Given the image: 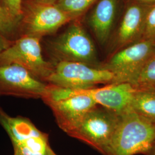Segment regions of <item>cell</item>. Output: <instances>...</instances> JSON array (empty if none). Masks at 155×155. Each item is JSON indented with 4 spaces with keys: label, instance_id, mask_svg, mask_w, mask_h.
I'll use <instances>...</instances> for the list:
<instances>
[{
    "label": "cell",
    "instance_id": "cell-1",
    "mask_svg": "<svg viewBox=\"0 0 155 155\" xmlns=\"http://www.w3.org/2000/svg\"><path fill=\"white\" fill-rule=\"evenodd\" d=\"M155 145V125L130 108L120 114L104 155H148Z\"/></svg>",
    "mask_w": 155,
    "mask_h": 155
},
{
    "label": "cell",
    "instance_id": "cell-2",
    "mask_svg": "<svg viewBox=\"0 0 155 155\" xmlns=\"http://www.w3.org/2000/svg\"><path fill=\"white\" fill-rule=\"evenodd\" d=\"M47 48L53 63L76 61L98 67L95 45L80 18L72 21L63 33L48 41Z\"/></svg>",
    "mask_w": 155,
    "mask_h": 155
},
{
    "label": "cell",
    "instance_id": "cell-3",
    "mask_svg": "<svg viewBox=\"0 0 155 155\" xmlns=\"http://www.w3.org/2000/svg\"><path fill=\"white\" fill-rule=\"evenodd\" d=\"M74 19L55 4L22 0L21 17L18 24L19 37L29 36L39 39L55 33Z\"/></svg>",
    "mask_w": 155,
    "mask_h": 155
},
{
    "label": "cell",
    "instance_id": "cell-4",
    "mask_svg": "<svg viewBox=\"0 0 155 155\" xmlns=\"http://www.w3.org/2000/svg\"><path fill=\"white\" fill-rule=\"evenodd\" d=\"M120 119V114L97 105L68 135L88 144L104 155Z\"/></svg>",
    "mask_w": 155,
    "mask_h": 155
},
{
    "label": "cell",
    "instance_id": "cell-5",
    "mask_svg": "<svg viewBox=\"0 0 155 155\" xmlns=\"http://www.w3.org/2000/svg\"><path fill=\"white\" fill-rule=\"evenodd\" d=\"M114 75L102 67L91 66L76 61H59L45 82L58 86L72 89H89L98 84L114 82Z\"/></svg>",
    "mask_w": 155,
    "mask_h": 155
},
{
    "label": "cell",
    "instance_id": "cell-6",
    "mask_svg": "<svg viewBox=\"0 0 155 155\" xmlns=\"http://www.w3.org/2000/svg\"><path fill=\"white\" fill-rule=\"evenodd\" d=\"M41 39L22 36L0 53V66L18 64L34 77L45 82L53 70L54 63L46 61L42 54Z\"/></svg>",
    "mask_w": 155,
    "mask_h": 155
},
{
    "label": "cell",
    "instance_id": "cell-7",
    "mask_svg": "<svg viewBox=\"0 0 155 155\" xmlns=\"http://www.w3.org/2000/svg\"><path fill=\"white\" fill-rule=\"evenodd\" d=\"M155 53V43L140 40L116 51L102 67L113 73V83L132 85L145 63Z\"/></svg>",
    "mask_w": 155,
    "mask_h": 155
},
{
    "label": "cell",
    "instance_id": "cell-8",
    "mask_svg": "<svg viewBox=\"0 0 155 155\" xmlns=\"http://www.w3.org/2000/svg\"><path fill=\"white\" fill-rule=\"evenodd\" d=\"M0 125L11 140L14 150L22 155H46L48 136L28 118L8 115L0 107Z\"/></svg>",
    "mask_w": 155,
    "mask_h": 155
},
{
    "label": "cell",
    "instance_id": "cell-9",
    "mask_svg": "<svg viewBox=\"0 0 155 155\" xmlns=\"http://www.w3.org/2000/svg\"><path fill=\"white\" fill-rule=\"evenodd\" d=\"M47 86L44 82L34 77L28 70L18 64L0 66V97L41 98Z\"/></svg>",
    "mask_w": 155,
    "mask_h": 155
},
{
    "label": "cell",
    "instance_id": "cell-10",
    "mask_svg": "<svg viewBox=\"0 0 155 155\" xmlns=\"http://www.w3.org/2000/svg\"><path fill=\"white\" fill-rule=\"evenodd\" d=\"M45 104L51 109L59 127L67 134L89 111L97 105L93 98L86 93L85 89H81L78 94L70 97Z\"/></svg>",
    "mask_w": 155,
    "mask_h": 155
},
{
    "label": "cell",
    "instance_id": "cell-11",
    "mask_svg": "<svg viewBox=\"0 0 155 155\" xmlns=\"http://www.w3.org/2000/svg\"><path fill=\"white\" fill-rule=\"evenodd\" d=\"M147 7L134 0L125 1L120 22L113 40L112 50L116 52L142 39Z\"/></svg>",
    "mask_w": 155,
    "mask_h": 155
},
{
    "label": "cell",
    "instance_id": "cell-12",
    "mask_svg": "<svg viewBox=\"0 0 155 155\" xmlns=\"http://www.w3.org/2000/svg\"><path fill=\"white\" fill-rule=\"evenodd\" d=\"M124 4L123 0H98L88 11L87 21L101 45L109 40L117 17Z\"/></svg>",
    "mask_w": 155,
    "mask_h": 155
},
{
    "label": "cell",
    "instance_id": "cell-13",
    "mask_svg": "<svg viewBox=\"0 0 155 155\" xmlns=\"http://www.w3.org/2000/svg\"><path fill=\"white\" fill-rule=\"evenodd\" d=\"M136 90L128 83H110L102 87L85 89L98 105L120 115L130 108Z\"/></svg>",
    "mask_w": 155,
    "mask_h": 155
},
{
    "label": "cell",
    "instance_id": "cell-14",
    "mask_svg": "<svg viewBox=\"0 0 155 155\" xmlns=\"http://www.w3.org/2000/svg\"><path fill=\"white\" fill-rule=\"evenodd\" d=\"M130 108L155 125V91L136 89Z\"/></svg>",
    "mask_w": 155,
    "mask_h": 155
},
{
    "label": "cell",
    "instance_id": "cell-15",
    "mask_svg": "<svg viewBox=\"0 0 155 155\" xmlns=\"http://www.w3.org/2000/svg\"><path fill=\"white\" fill-rule=\"evenodd\" d=\"M132 86L137 90H155V54L145 63Z\"/></svg>",
    "mask_w": 155,
    "mask_h": 155
},
{
    "label": "cell",
    "instance_id": "cell-16",
    "mask_svg": "<svg viewBox=\"0 0 155 155\" xmlns=\"http://www.w3.org/2000/svg\"><path fill=\"white\" fill-rule=\"evenodd\" d=\"M98 0H58L56 5L73 17L79 19L86 13Z\"/></svg>",
    "mask_w": 155,
    "mask_h": 155
},
{
    "label": "cell",
    "instance_id": "cell-17",
    "mask_svg": "<svg viewBox=\"0 0 155 155\" xmlns=\"http://www.w3.org/2000/svg\"><path fill=\"white\" fill-rule=\"evenodd\" d=\"M0 32L11 40L18 35V25L6 11L0 1Z\"/></svg>",
    "mask_w": 155,
    "mask_h": 155
},
{
    "label": "cell",
    "instance_id": "cell-18",
    "mask_svg": "<svg viewBox=\"0 0 155 155\" xmlns=\"http://www.w3.org/2000/svg\"><path fill=\"white\" fill-rule=\"evenodd\" d=\"M141 40H149L155 43V4L147 7Z\"/></svg>",
    "mask_w": 155,
    "mask_h": 155
},
{
    "label": "cell",
    "instance_id": "cell-19",
    "mask_svg": "<svg viewBox=\"0 0 155 155\" xmlns=\"http://www.w3.org/2000/svg\"><path fill=\"white\" fill-rule=\"evenodd\" d=\"M0 1L6 11L18 27L21 17L22 0H0Z\"/></svg>",
    "mask_w": 155,
    "mask_h": 155
},
{
    "label": "cell",
    "instance_id": "cell-20",
    "mask_svg": "<svg viewBox=\"0 0 155 155\" xmlns=\"http://www.w3.org/2000/svg\"><path fill=\"white\" fill-rule=\"evenodd\" d=\"M13 41L4 37L0 32V53L9 47Z\"/></svg>",
    "mask_w": 155,
    "mask_h": 155
},
{
    "label": "cell",
    "instance_id": "cell-21",
    "mask_svg": "<svg viewBox=\"0 0 155 155\" xmlns=\"http://www.w3.org/2000/svg\"><path fill=\"white\" fill-rule=\"evenodd\" d=\"M134 1L143 4L147 5H153L155 4V0H134Z\"/></svg>",
    "mask_w": 155,
    "mask_h": 155
},
{
    "label": "cell",
    "instance_id": "cell-22",
    "mask_svg": "<svg viewBox=\"0 0 155 155\" xmlns=\"http://www.w3.org/2000/svg\"><path fill=\"white\" fill-rule=\"evenodd\" d=\"M36 2H43V3H47V4H55L56 2L58 0H33Z\"/></svg>",
    "mask_w": 155,
    "mask_h": 155
},
{
    "label": "cell",
    "instance_id": "cell-23",
    "mask_svg": "<svg viewBox=\"0 0 155 155\" xmlns=\"http://www.w3.org/2000/svg\"><path fill=\"white\" fill-rule=\"evenodd\" d=\"M46 155H57L53 151V150L51 149V148L50 147V145L48 146V147L47 148V152H46Z\"/></svg>",
    "mask_w": 155,
    "mask_h": 155
},
{
    "label": "cell",
    "instance_id": "cell-24",
    "mask_svg": "<svg viewBox=\"0 0 155 155\" xmlns=\"http://www.w3.org/2000/svg\"><path fill=\"white\" fill-rule=\"evenodd\" d=\"M155 155V147L152 148V150H150V152L148 153V155Z\"/></svg>",
    "mask_w": 155,
    "mask_h": 155
},
{
    "label": "cell",
    "instance_id": "cell-25",
    "mask_svg": "<svg viewBox=\"0 0 155 155\" xmlns=\"http://www.w3.org/2000/svg\"><path fill=\"white\" fill-rule=\"evenodd\" d=\"M22 155L17 150H14V155Z\"/></svg>",
    "mask_w": 155,
    "mask_h": 155
},
{
    "label": "cell",
    "instance_id": "cell-26",
    "mask_svg": "<svg viewBox=\"0 0 155 155\" xmlns=\"http://www.w3.org/2000/svg\"></svg>",
    "mask_w": 155,
    "mask_h": 155
},
{
    "label": "cell",
    "instance_id": "cell-27",
    "mask_svg": "<svg viewBox=\"0 0 155 155\" xmlns=\"http://www.w3.org/2000/svg\"></svg>",
    "mask_w": 155,
    "mask_h": 155
}]
</instances>
